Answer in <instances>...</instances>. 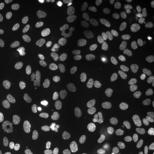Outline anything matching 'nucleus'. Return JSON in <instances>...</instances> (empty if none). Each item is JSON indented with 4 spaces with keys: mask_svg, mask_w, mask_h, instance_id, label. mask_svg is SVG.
Segmentation results:
<instances>
[{
    "mask_svg": "<svg viewBox=\"0 0 154 154\" xmlns=\"http://www.w3.org/2000/svg\"><path fill=\"white\" fill-rule=\"evenodd\" d=\"M9 2L10 5L12 7L16 8L24 4L25 2V0H10Z\"/></svg>",
    "mask_w": 154,
    "mask_h": 154,
    "instance_id": "obj_34",
    "label": "nucleus"
},
{
    "mask_svg": "<svg viewBox=\"0 0 154 154\" xmlns=\"http://www.w3.org/2000/svg\"><path fill=\"white\" fill-rule=\"evenodd\" d=\"M33 100L35 102H46L49 103L50 100L49 96L46 94H42L38 96H37Z\"/></svg>",
    "mask_w": 154,
    "mask_h": 154,
    "instance_id": "obj_30",
    "label": "nucleus"
},
{
    "mask_svg": "<svg viewBox=\"0 0 154 154\" xmlns=\"http://www.w3.org/2000/svg\"><path fill=\"white\" fill-rule=\"evenodd\" d=\"M45 77L49 82L54 85L60 84L62 80L60 74L52 69H48L46 71Z\"/></svg>",
    "mask_w": 154,
    "mask_h": 154,
    "instance_id": "obj_13",
    "label": "nucleus"
},
{
    "mask_svg": "<svg viewBox=\"0 0 154 154\" xmlns=\"http://www.w3.org/2000/svg\"><path fill=\"white\" fill-rule=\"evenodd\" d=\"M138 55L137 50L133 48H130L127 50L125 53L122 54L120 55V61L124 63L123 66V69L126 68L127 67L130 66V61L132 58H136Z\"/></svg>",
    "mask_w": 154,
    "mask_h": 154,
    "instance_id": "obj_9",
    "label": "nucleus"
},
{
    "mask_svg": "<svg viewBox=\"0 0 154 154\" xmlns=\"http://www.w3.org/2000/svg\"><path fill=\"white\" fill-rule=\"evenodd\" d=\"M91 84V80L87 77H81L72 85V90L77 91L79 94H83L89 88Z\"/></svg>",
    "mask_w": 154,
    "mask_h": 154,
    "instance_id": "obj_6",
    "label": "nucleus"
},
{
    "mask_svg": "<svg viewBox=\"0 0 154 154\" xmlns=\"http://www.w3.org/2000/svg\"><path fill=\"white\" fill-rule=\"evenodd\" d=\"M73 29L78 37L90 35L93 32V28L91 25L83 21H78L73 25Z\"/></svg>",
    "mask_w": 154,
    "mask_h": 154,
    "instance_id": "obj_3",
    "label": "nucleus"
},
{
    "mask_svg": "<svg viewBox=\"0 0 154 154\" xmlns=\"http://www.w3.org/2000/svg\"><path fill=\"white\" fill-rule=\"evenodd\" d=\"M118 137L123 146H127L131 142L130 133L126 129L123 127H119L117 129Z\"/></svg>",
    "mask_w": 154,
    "mask_h": 154,
    "instance_id": "obj_14",
    "label": "nucleus"
},
{
    "mask_svg": "<svg viewBox=\"0 0 154 154\" xmlns=\"http://www.w3.org/2000/svg\"><path fill=\"white\" fill-rule=\"evenodd\" d=\"M119 154L118 153H117V152H109L108 154Z\"/></svg>",
    "mask_w": 154,
    "mask_h": 154,
    "instance_id": "obj_45",
    "label": "nucleus"
},
{
    "mask_svg": "<svg viewBox=\"0 0 154 154\" xmlns=\"http://www.w3.org/2000/svg\"><path fill=\"white\" fill-rule=\"evenodd\" d=\"M104 89V85L101 82L95 83L93 88V91L94 94H99L102 92Z\"/></svg>",
    "mask_w": 154,
    "mask_h": 154,
    "instance_id": "obj_31",
    "label": "nucleus"
},
{
    "mask_svg": "<svg viewBox=\"0 0 154 154\" xmlns=\"http://www.w3.org/2000/svg\"><path fill=\"white\" fill-rule=\"evenodd\" d=\"M110 2V0H103V1H102V2L103 4L105 5H106L109 4Z\"/></svg>",
    "mask_w": 154,
    "mask_h": 154,
    "instance_id": "obj_44",
    "label": "nucleus"
},
{
    "mask_svg": "<svg viewBox=\"0 0 154 154\" xmlns=\"http://www.w3.org/2000/svg\"><path fill=\"white\" fill-rule=\"evenodd\" d=\"M57 41V35L54 33L49 34L44 39L45 46L48 48H52Z\"/></svg>",
    "mask_w": 154,
    "mask_h": 154,
    "instance_id": "obj_21",
    "label": "nucleus"
},
{
    "mask_svg": "<svg viewBox=\"0 0 154 154\" xmlns=\"http://www.w3.org/2000/svg\"><path fill=\"white\" fill-rule=\"evenodd\" d=\"M79 127L83 132L91 134L93 132L94 128L91 124L86 121H81L79 123Z\"/></svg>",
    "mask_w": 154,
    "mask_h": 154,
    "instance_id": "obj_25",
    "label": "nucleus"
},
{
    "mask_svg": "<svg viewBox=\"0 0 154 154\" xmlns=\"http://www.w3.org/2000/svg\"><path fill=\"white\" fill-rule=\"evenodd\" d=\"M77 2L82 6H86L88 4V0H77Z\"/></svg>",
    "mask_w": 154,
    "mask_h": 154,
    "instance_id": "obj_41",
    "label": "nucleus"
},
{
    "mask_svg": "<svg viewBox=\"0 0 154 154\" xmlns=\"http://www.w3.org/2000/svg\"><path fill=\"white\" fill-rule=\"evenodd\" d=\"M154 140V135L152 132H148L144 135L140 140V145L142 149H147Z\"/></svg>",
    "mask_w": 154,
    "mask_h": 154,
    "instance_id": "obj_19",
    "label": "nucleus"
},
{
    "mask_svg": "<svg viewBox=\"0 0 154 154\" xmlns=\"http://www.w3.org/2000/svg\"><path fill=\"white\" fill-rule=\"evenodd\" d=\"M25 31V28L22 24H17L12 29V35L14 38L18 39L20 38Z\"/></svg>",
    "mask_w": 154,
    "mask_h": 154,
    "instance_id": "obj_24",
    "label": "nucleus"
},
{
    "mask_svg": "<svg viewBox=\"0 0 154 154\" xmlns=\"http://www.w3.org/2000/svg\"><path fill=\"white\" fill-rule=\"evenodd\" d=\"M39 90L38 84L35 82H31L25 86L21 90V94L24 96H28L37 93Z\"/></svg>",
    "mask_w": 154,
    "mask_h": 154,
    "instance_id": "obj_15",
    "label": "nucleus"
},
{
    "mask_svg": "<svg viewBox=\"0 0 154 154\" xmlns=\"http://www.w3.org/2000/svg\"><path fill=\"white\" fill-rule=\"evenodd\" d=\"M154 33L150 30H143L138 32L134 36V42L138 45H144L147 44L152 39Z\"/></svg>",
    "mask_w": 154,
    "mask_h": 154,
    "instance_id": "obj_5",
    "label": "nucleus"
},
{
    "mask_svg": "<svg viewBox=\"0 0 154 154\" xmlns=\"http://www.w3.org/2000/svg\"><path fill=\"white\" fill-rule=\"evenodd\" d=\"M9 13V8L6 6H2L0 7V20L5 18Z\"/></svg>",
    "mask_w": 154,
    "mask_h": 154,
    "instance_id": "obj_33",
    "label": "nucleus"
},
{
    "mask_svg": "<svg viewBox=\"0 0 154 154\" xmlns=\"http://www.w3.org/2000/svg\"><path fill=\"white\" fill-rule=\"evenodd\" d=\"M8 62L2 58H0V69H4L8 66Z\"/></svg>",
    "mask_w": 154,
    "mask_h": 154,
    "instance_id": "obj_39",
    "label": "nucleus"
},
{
    "mask_svg": "<svg viewBox=\"0 0 154 154\" xmlns=\"http://www.w3.org/2000/svg\"><path fill=\"white\" fill-rule=\"evenodd\" d=\"M6 39V34L5 31L0 28V44H4Z\"/></svg>",
    "mask_w": 154,
    "mask_h": 154,
    "instance_id": "obj_37",
    "label": "nucleus"
},
{
    "mask_svg": "<svg viewBox=\"0 0 154 154\" xmlns=\"http://www.w3.org/2000/svg\"><path fill=\"white\" fill-rule=\"evenodd\" d=\"M114 9L118 13H123L125 9V6L121 2H118L114 6Z\"/></svg>",
    "mask_w": 154,
    "mask_h": 154,
    "instance_id": "obj_35",
    "label": "nucleus"
},
{
    "mask_svg": "<svg viewBox=\"0 0 154 154\" xmlns=\"http://www.w3.org/2000/svg\"><path fill=\"white\" fill-rule=\"evenodd\" d=\"M100 66V60L98 57H93L83 63L82 70L86 73H91L97 71Z\"/></svg>",
    "mask_w": 154,
    "mask_h": 154,
    "instance_id": "obj_4",
    "label": "nucleus"
},
{
    "mask_svg": "<svg viewBox=\"0 0 154 154\" xmlns=\"http://www.w3.org/2000/svg\"><path fill=\"white\" fill-rule=\"evenodd\" d=\"M134 85V81L131 77L124 75L121 77L116 82V86L123 92H127L131 90Z\"/></svg>",
    "mask_w": 154,
    "mask_h": 154,
    "instance_id": "obj_7",
    "label": "nucleus"
},
{
    "mask_svg": "<svg viewBox=\"0 0 154 154\" xmlns=\"http://www.w3.org/2000/svg\"><path fill=\"white\" fill-rule=\"evenodd\" d=\"M87 46L85 44L75 45L71 50V53L73 55H78L85 53L87 50Z\"/></svg>",
    "mask_w": 154,
    "mask_h": 154,
    "instance_id": "obj_23",
    "label": "nucleus"
},
{
    "mask_svg": "<svg viewBox=\"0 0 154 154\" xmlns=\"http://www.w3.org/2000/svg\"><path fill=\"white\" fill-rule=\"evenodd\" d=\"M93 2L94 4L95 5H99L102 2V1L101 0H94Z\"/></svg>",
    "mask_w": 154,
    "mask_h": 154,
    "instance_id": "obj_43",
    "label": "nucleus"
},
{
    "mask_svg": "<svg viewBox=\"0 0 154 154\" xmlns=\"http://www.w3.org/2000/svg\"><path fill=\"white\" fill-rule=\"evenodd\" d=\"M38 9L36 8H29L25 9L23 12V17L28 20H34L39 16Z\"/></svg>",
    "mask_w": 154,
    "mask_h": 154,
    "instance_id": "obj_18",
    "label": "nucleus"
},
{
    "mask_svg": "<svg viewBox=\"0 0 154 154\" xmlns=\"http://www.w3.org/2000/svg\"><path fill=\"white\" fill-rule=\"evenodd\" d=\"M135 114V110L131 106H127L124 107L120 112L118 118L120 121L128 122L131 121Z\"/></svg>",
    "mask_w": 154,
    "mask_h": 154,
    "instance_id": "obj_12",
    "label": "nucleus"
},
{
    "mask_svg": "<svg viewBox=\"0 0 154 154\" xmlns=\"http://www.w3.org/2000/svg\"><path fill=\"white\" fill-rule=\"evenodd\" d=\"M71 154H82L81 146L77 141H74L72 144Z\"/></svg>",
    "mask_w": 154,
    "mask_h": 154,
    "instance_id": "obj_26",
    "label": "nucleus"
},
{
    "mask_svg": "<svg viewBox=\"0 0 154 154\" xmlns=\"http://www.w3.org/2000/svg\"><path fill=\"white\" fill-rule=\"evenodd\" d=\"M60 50L58 49L53 50L48 55L45 60V65L47 66H51L57 60L60 55Z\"/></svg>",
    "mask_w": 154,
    "mask_h": 154,
    "instance_id": "obj_20",
    "label": "nucleus"
},
{
    "mask_svg": "<svg viewBox=\"0 0 154 154\" xmlns=\"http://www.w3.org/2000/svg\"><path fill=\"white\" fill-rule=\"evenodd\" d=\"M144 106L146 108L148 109L154 110V99H151L146 101L144 103Z\"/></svg>",
    "mask_w": 154,
    "mask_h": 154,
    "instance_id": "obj_36",
    "label": "nucleus"
},
{
    "mask_svg": "<svg viewBox=\"0 0 154 154\" xmlns=\"http://www.w3.org/2000/svg\"><path fill=\"white\" fill-rule=\"evenodd\" d=\"M119 95L120 93L118 89L113 87L110 88L105 94V96L103 97L102 101L106 104H110V103L112 102V98H116V97L119 96Z\"/></svg>",
    "mask_w": 154,
    "mask_h": 154,
    "instance_id": "obj_16",
    "label": "nucleus"
},
{
    "mask_svg": "<svg viewBox=\"0 0 154 154\" xmlns=\"http://www.w3.org/2000/svg\"><path fill=\"white\" fill-rule=\"evenodd\" d=\"M149 55H147V54H143L138 58L139 63L138 66L136 67H132L130 65L123 70V71L127 72L129 77L137 76L139 74L143 72L144 71V65L146 63L149 62Z\"/></svg>",
    "mask_w": 154,
    "mask_h": 154,
    "instance_id": "obj_1",
    "label": "nucleus"
},
{
    "mask_svg": "<svg viewBox=\"0 0 154 154\" xmlns=\"http://www.w3.org/2000/svg\"><path fill=\"white\" fill-rule=\"evenodd\" d=\"M147 118L149 120L154 121V110H152L149 111L147 114Z\"/></svg>",
    "mask_w": 154,
    "mask_h": 154,
    "instance_id": "obj_40",
    "label": "nucleus"
},
{
    "mask_svg": "<svg viewBox=\"0 0 154 154\" xmlns=\"http://www.w3.org/2000/svg\"><path fill=\"white\" fill-rule=\"evenodd\" d=\"M149 15L144 11L139 13L134 19V28L139 32L146 30L149 28Z\"/></svg>",
    "mask_w": 154,
    "mask_h": 154,
    "instance_id": "obj_2",
    "label": "nucleus"
},
{
    "mask_svg": "<svg viewBox=\"0 0 154 154\" xmlns=\"http://www.w3.org/2000/svg\"><path fill=\"white\" fill-rule=\"evenodd\" d=\"M8 84L2 78H0V94L6 95L9 92Z\"/></svg>",
    "mask_w": 154,
    "mask_h": 154,
    "instance_id": "obj_27",
    "label": "nucleus"
},
{
    "mask_svg": "<svg viewBox=\"0 0 154 154\" xmlns=\"http://www.w3.org/2000/svg\"><path fill=\"white\" fill-rule=\"evenodd\" d=\"M39 50L37 47H33L27 52L25 56L24 60L26 62L34 60L38 55Z\"/></svg>",
    "mask_w": 154,
    "mask_h": 154,
    "instance_id": "obj_22",
    "label": "nucleus"
},
{
    "mask_svg": "<svg viewBox=\"0 0 154 154\" xmlns=\"http://www.w3.org/2000/svg\"><path fill=\"white\" fill-rule=\"evenodd\" d=\"M46 131V127L44 124H37L30 129L29 135L34 139H39L42 138Z\"/></svg>",
    "mask_w": 154,
    "mask_h": 154,
    "instance_id": "obj_11",
    "label": "nucleus"
},
{
    "mask_svg": "<svg viewBox=\"0 0 154 154\" xmlns=\"http://www.w3.org/2000/svg\"><path fill=\"white\" fill-rule=\"evenodd\" d=\"M101 111L107 116L110 122H115L118 118V112L114 106L110 104H106L102 106Z\"/></svg>",
    "mask_w": 154,
    "mask_h": 154,
    "instance_id": "obj_8",
    "label": "nucleus"
},
{
    "mask_svg": "<svg viewBox=\"0 0 154 154\" xmlns=\"http://www.w3.org/2000/svg\"><path fill=\"white\" fill-rule=\"evenodd\" d=\"M144 2H145L144 0H127L126 1L127 5L130 7L138 8L140 6L143 5Z\"/></svg>",
    "mask_w": 154,
    "mask_h": 154,
    "instance_id": "obj_29",
    "label": "nucleus"
},
{
    "mask_svg": "<svg viewBox=\"0 0 154 154\" xmlns=\"http://www.w3.org/2000/svg\"><path fill=\"white\" fill-rule=\"evenodd\" d=\"M39 106V109L43 112H48L51 109V105L49 103L42 102H37Z\"/></svg>",
    "mask_w": 154,
    "mask_h": 154,
    "instance_id": "obj_32",
    "label": "nucleus"
},
{
    "mask_svg": "<svg viewBox=\"0 0 154 154\" xmlns=\"http://www.w3.org/2000/svg\"><path fill=\"white\" fill-rule=\"evenodd\" d=\"M98 135L100 139L105 141H110L116 138V133L109 127L104 126L99 129Z\"/></svg>",
    "mask_w": 154,
    "mask_h": 154,
    "instance_id": "obj_10",
    "label": "nucleus"
},
{
    "mask_svg": "<svg viewBox=\"0 0 154 154\" xmlns=\"http://www.w3.org/2000/svg\"><path fill=\"white\" fill-rule=\"evenodd\" d=\"M77 113L78 116L81 118L83 121H87L89 119V114L86 110L82 109V108H78L77 109Z\"/></svg>",
    "mask_w": 154,
    "mask_h": 154,
    "instance_id": "obj_28",
    "label": "nucleus"
},
{
    "mask_svg": "<svg viewBox=\"0 0 154 154\" xmlns=\"http://www.w3.org/2000/svg\"><path fill=\"white\" fill-rule=\"evenodd\" d=\"M51 144L55 149H61L63 144V137L61 131L57 130L53 133L51 138Z\"/></svg>",
    "mask_w": 154,
    "mask_h": 154,
    "instance_id": "obj_17",
    "label": "nucleus"
},
{
    "mask_svg": "<svg viewBox=\"0 0 154 154\" xmlns=\"http://www.w3.org/2000/svg\"><path fill=\"white\" fill-rule=\"evenodd\" d=\"M61 154H71V149L69 146H65L62 151Z\"/></svg>",
    "mask_w": 154,
    "mask_h": 154,
    "instance_id": "obj_38",
    "label": "nucleus"
},
{
    "mask_svg": "<svg viewBox=\"0 0 154 154\" xmlns=\"http://www.w3.org/2000/svg\"><path fill=\"white\" fill-rule=\"evenodd\" d=\"M144 8V5L140 6H139L138 8H136V9H135V13H138L139 11H142Z\"/></svg>",
    "mask_w": 154,
    "mask_h": 154,
    "instance_id": "obj_42",
    "label": "nucleus"
}]
</instances>
